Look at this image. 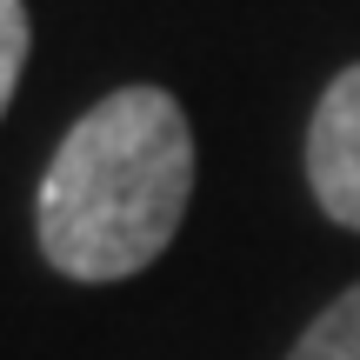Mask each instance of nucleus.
Here are the masks:
<instances>
[{
	"label": "nucleus",
	"mask_w": 360,
	"mask_h": 360,
	"mask_svg": "<svg viewBox=\"0 0 360 360\" xmlns=\"http://www.w3.org/2000/svg\"><path fill=\"white\" fill-rule=\"evenodd\" d=\"M193 200V127L167 87H120L67 127L40 180V254L67 281L154 267Z\"/></svg>",
	"instance_id": "1"
},
{
	"label": "nucleus",
	"mask_w": 360,
	"mask_h": 360,
	"mask_svg": "<svg viewBox=\"0 0 360 360\" xmlns=\"http://www.w3.org/2000/svg\"><path fill=\"white\" fill-rule=\"evenodd\" d=\"M307 180L327 220L360 233V60L334 74L307 127Z\"/></svg>",
	"instance_id": "2"
},
{
	"label": "nucleus",
	"mask_w": 360,
	"mask_h": 360,
	"mask_svg": "<svg viewBox=\"0 0 360 360\" xmlns=\"http://www.w3.org/2000/svg\"><path fill=\"white\" fill-rule=\"evenodd\" d=\"M287 360H360V287H347V294L294 340Z\"/></svg>",
	"instance_id": "3"
},
{
	"label": "nucleus",
	"mask_w": 360,
	"mask_h": 360,
	"mask_svg": "<svg viewBox=\"0 0 360 360\" xmlns=\"http://www.w3.org/2000/svg\"><path fill=\"white\" fill-rule=\"evenodd\" d=\"M20 67H27V7L0 0V114H7L13 87H20Z\"/></svg>",
	"instance_id": "4"
}]
</instances>
